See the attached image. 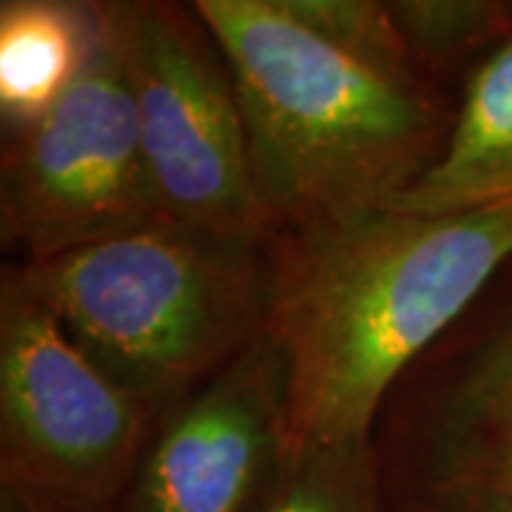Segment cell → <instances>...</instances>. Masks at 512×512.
<instances>
[{
  "label": "cell",
  "instance_id": "cell-13",
  "mask_svg": "<svg viewBox=\"0 0 512 512\" xmlns=\"http://www.w3.org/2000/svg\"><path fill=\"white\" fill-rule=\"evenodd\" d=\"M293 18L336 49L396 80L427 83L407 52L399 23L382 0H285Z\"/></svg>",
  "mask_w": 512,
  "mask_h": 512
},
{
  "label": "cell",
  "instance_id": "cell-1",
  "mask_svg": "<svg viewBox=\"0 0 512 512\" xmlns=\"http://www.w3.org/2000/svg\"><path fill=\"white\" fill-rule=\"evenodd\" d=\"M265 251L285 456L365 447L390 387L512 259V202L359 211L274 231Z\"/></svg>",
  "mask_w": 512,
  "mask_h": 512
},
{
  "label": "cell",
  "instance_id": "cell-4",
  "mask_svg": "<svg viewBox=\"0 0 512 512\" xmlns=\"http://www.w3.org/2000/svg\"><path fill=\"white\" fill-rule=\"evenodd\" d=\"M367 456L376 512H512V259L390 387Z\"/></svg>",
  "mask_w": 512,
  "mask_h": 512
},
{
  "label": "cell",
  "instance_id": "cell-12",
  "mask_svg": "<svg viewBox=\"0 0 512 512\" xmlns=\"http://www.w3.org/2000/svg\"><path fill=\"white\" fill-rule=\"evenodd\" d=\"M248 512H376L367 444L282 456Z\"/></svg>",
  "mask_w": 512,
  "mask_h": 512
},
{
  "label": "cell",
  "instance_id": "cell-10",
  "mask_svg": "<svg viewBox=\"0 0 512 512\" xmlns=\"http://www.w3.org/2000/svg\"><path fill=\"white\" fill-rule=\"evenodd\" d=\"M103 3H0V123L3 137L32 126L72 89L100 32Z\"/></svg>",
  "mask_w": 512,
  "mask_h": 512
},
{
  "label": "cell",
  "instance_id": "cell-5",
  "mask_svg": "<svg viewBox=\"0 0 512 512\" xmlns=\"http://www.w3.org/2000/svg\"><path fill=\"white\" fill-rule=\"evenodd\" d=\"M157 410L69 339L20 262L0 268V481L117 512Z\"/></svg>",
  "mask_w": 512,
  "mask_h": 512
},
{
  "label": "cell",
  "instance_id": "cell-3",
  "mask_svg": "<svg viewBox=\"0 0 512 512\" xmlns=\"http://www.w3.org/2000/svg\"><path fill=\"white\" fill-rule=\"evenodd\" d=\"M20 265L74 345L157 416L268 328L265 242L160 220Z\"/></svg>",
  "mask_w": 512,
  "mask_h": 512
},
{
  "label": "cell",
  "instance_id": "cell-11",
  "mask_svg": "<svg viewBox=\"0 0 512 512\" xmlns=\"http://www.w3.org/2000/svg\"><path fill=\"white\" fill-rule=\"evenodd\" d=\"M390 12L421 77L453 97L456 77L512 37L510 0H390Z\"/></svg>",
  "mask_w": 512,
  "mask_h": 512
},
{
  "label": "cell",
  "instance_id": "cell-9",
  "mask_svg": "<svg viewBox=\"0 0 512 512\" xmlns=\"http://www.w3.org/2000/svg\"><path fill=\"white\" fill-rule=\"evenodd\" d=\"M507 202H512V37L464 77L441 160L390 211L458 214Z\"/></svg>",
  "mask_w": 512,
  "mask_h": 512
},
{
  "label": "cell",
  "instance_id": "cell-2",
  "mask_svg": "<svg viewBox=\"0 0 512 512\" xmlns=\"http://www.w3.org/2000/svg\"><path fill=\"white\" fill-rule=\"evenodd\" d=\"M234 74L271 234L390 208L439 163L456 97L336 49L285 0H194Z\"/></svg>",
  "mask_w": 512,
  "mask_h": 512
},
{
  "label": "cell",
  "instance_id": "cell-8",
  "mask_svg": "<svg viewBox=\"0 0 512 512\" xmlns=\"http://www.w3.org/2000/svg\"><path fill=\"white\" fill-rule=\"evenodd\" d=\"M282 359L265 333L151 424L117 512H248L285 456Z\"/></svg>",
  "mask_w": 512,
  "mask_h": 512
},
{
  "label": "cell",
  "instance_id": "cell-14",
  "mask_svg": "<svg viewBox=\"0 0 512 512\" xmlns=\"http://www.w3.org/2000/svg\"><path fill=\"white\" fill-rule=\"evenodd\" d=\"M0 512H69L63 507H55L52 501L29 493L15 484H3L0 481Z\"/></svg>",
  "mask_w": 512,
  "mask_h": 512
},
{
  "label": "cell",
  "instance_id": "cell-6",
  "mask_svg": "<svg viewBox=\"0 0 512 512\" xmlns=\"http://www.w3.org/2000/svg\"><path fill=\"white\" fill-rule=\"evenodd\" d=\"M163 220L265 242L234 74L194 3H109Z\"/></svg>",
  "mask_w": 512,
  "mask_h": 512
},
{
  "label": "cell",
  "instance_id": "cell-7",
  "mask_svg": "<svg viewBox=\"0 0 512 512\" xmlns=\"http://www.w3.org/2000/svg\"><path fill=\"white\" fill-rule=\"evenodd\" d=\"M123 55L103 3L100 32L72 89L32 126L3 137L0 237L43 262L160 222Z\"/></svg>",
  "mask_w": 512,
  "mask_h": 512
}]
</instances>
